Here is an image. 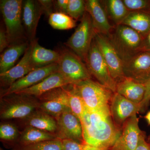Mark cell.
Masks as SVG:
<instances>
[{
  "label": "cell",
  "mask_w": 150,
  "mask_h": 150,
  "mask_svg": "<svg viewBox=\"0 0 150 150\" xmlns=\"http://www.w3.org/2000/svg\"><path fill=\"white\" fill-rule=\"evenodd\" d=\"M84 143L102 149L112 148L121 133L114 123L110 106L90 111L86 109L80 119Z\"/></svg>",
  "instance_id": "1"
},
{
  "label": "cell",
  "mask_w": 150,
  "mask_h": 150,
  "mask_svg": "<svg viewBox=\"0 0 150 150\" xmlns=\"http://www.w3.org/2000/svg\"><path fill=\"white\" fill-rule=\"evenodd\" d=\"M22 0H1L0 8L9 46L28 41L22 21Z\"/></svg>",
  "instance_id": "2"
},
{
  "label": "cell",
  "mask_w": 150,
  "mask_h": 150,
  "mask_svg": "<svg viewBox=\"0 0 150 150\" xmlns=\"http://www.w3.org/2000/svg\"><path fill=\"white\" fill-rule=\"evenodd\" d=\"M107 36L123 62L141 51L144 38L127 25H114L112 32Z\"/></svg>",
  "instance_id": "3"
},
{
  "label": "cell",
  "mask_w": 150,
  "mask_h": 150,
  "mask_svg": "<svg viewBox=\"0 0 150 150\" xmlns=\"http://www.w3.org/2000/svg\"><path fill=\"white\" fill-rule=\"evenodd\" d=\"M39 105L33 96L11 94L1 97L0 117L3 120L24 119L38 109Z\"/></svg>",
  "instance_id": "4"
},
{
  "label": "cell",
  "mask_w": 150,
  "mask_h": 150,
  "mask_svg": "<svg viewBox=\"0 0 150 150\" xmlns=\"http://www.w3.org/2000/svg\"><path fill=\"white\" fill-rule=\"evenodd\" d=\"M74 85L83 100L86 108L89 111H96L109 106V103L114 93L109 89L91 79Z\"/></svg>",
  "instance_id": "5"
},
{
  "label": "cell",
  "mask_w": 150,
  "mask_h": 150,
  "mask_svg": "<svg viewBox=\"0 0 150 150\" xmlns=\"http://www.w3.org/2000/svg\"><path fill=\"white\" fill-rule=\"evenodd\" d=\"M80 21L74 32L64 44L85 62L95 32L91 17L86 11Z\"/></svg>",
  "instance_id": "6"
},
{
  "label": "cell",
  "mask_w": 150,
  "mask_h": 150,
  "mask_svg": "<svg viewBox=\"0 0 150 150\" xmlns=\"http://www.w3.org/2000/svg\"><path fill=\"white\" fill-rule=\"evenodd\" d=\"M58 51L60 54L58 71L71 84L91 79L85 63L80 57L68 48H63Z\"/></svg>",
  "instance_id": "7"
},
{
  "label": "cell",
  "mask_w": 150,
  "mask_h": 150,
  "mask_svg": "<svg viewBox=\"0 0 150 150\" xmlns=\"http://www.w3.org/2000/svg\"><path fill=\"white\" fill-rule=\"evenodd\" d=\"M85 63L90 74L96 79L98 82L113 93L116 92L117 83L110 76L108 67L94 38Z\"/></svg>",
  "instance_id": "8"
},
{
  "label": "cell",
  "mask_w": 150,
  "mask_h": 150,
  "mask_svg": "<svg viewBox=\"0 0 150 150\" xmlns=\"http://www.w3.org/2000/svg\"><path fill=\"white\" fill-rule=\"evenodd\" d=\"M94 39L107 64L111 76L116 83L123 80L125 78L123 71V62L108 37L95 33Z\"/></svg>",
  "instance_id": "9"
},
{
  "label": "cell",
  "mask_w": 150,
  "mask_h": 150,
  "mask_svg": "<svg viewBox=\"0 0 150 150\" xmlns=\"http://www.w3.org/2000/svg\"><path fill=\"white\" fill-rule=\"evenodd\" d=\"M125 77L145 84L150 79V51H142L123 62Z\"/></svg>",
  "instance_id": "10"
},
{
  "label": "cell",
  "mask_w": 150,
  "mask_h": 150,
  "mask_svg": "<svg viewBox=\"0 0 150 150\" xmlns=\"http://www.w3.org/2000/svg\"><path fill=\"white\" fill-rule=\"evenodd\" d=\"M65 86L54 89L39 97L42 100L39 109L56 119L62 113L71 111Z\"/></svg>",
  "instance_id": "11"
},
{
  "label": "cell",
  "mask_w": 150,
  "mask_h": 150,
  "mask_svg": "<svg viewBox=\"0 0 150 150\" xmlns=\"http://www.w3.org/2000/svg\"><path fill=\"white\" fill-rule=\"evenodd\" d=\"M110 110L112 121L118 129L123 128L129 118L140 112V105L134 103L117 93L112 95Z\"/></svg>",
  "instance_id": "12"
},
{
  "label": "cell",
  "mask_w": 150,
  "mask_h": 150,
  "mask_svg": "<svg viewBox=\"0 0 150 150\" xmlns=\"http://www.w3.org/2000/svg\"><path fill=\"white\" fill-rule=\"evenodd\" d=\"M58 64H51L48 66L37 68L30 72L23 77L15 82L8 87L4 89L1 97L30 87L39 83L52 74L58 71Z\"/></svg>",
  "instance_id": "13"
},
{
  "label": "cell",
  "mask_w": 150,
  "mask_h": 150,
  "mask_svg": "<svg viewBox=\"0 0 150 150\" xmlns=\"http://www.w3.org/2000/svg\"><path fill=\"white\" fill-rule=\"evenodd\" d=\"M35 40L30 43L24 55L16 65L7 71L0 74L1 87L8 88L15 82L37 69L31 59V53Z\"/></svg>",
  "instance_id": "14"
},
{
  "label": "cell",
  "mask_w": 150,
  "mask_h": 150,
  "mask_svg": "<svg viewBox=\"0 0 150 150\" xmlns=\"http://www.w3.org/2000/svg\"><path fill=\"white\" fill-rule=\"evenodd\" d=\"M56 120L58 128L56 134L58 139L84 143L80 120L71 111L62 113Z\"/></svg>",
  "instance_id": "15"
},
{
  "label": "cell",
  "mask_w": 150,
  "mask_h": 150,
  "mask_svg": "<svg viewBox=\"0 0 150 150\" xmlns=\"http://www.w3.org/2000/svg\"><path fill=\"white\" fill-rule=\"evenodd\" d=\"M139 118L135 114L124 123L121 136L112 150H136L143 132L139 126Z\"/></svg>",
  "instance_id": "16"
},
{
  "label": "cell",
  "mask_w": 150,
  "mask_h": 150,
  "mask_svg": "<svg viewBox=\"0 0 150 150\" xmlns=\"http://www.w3.org/2000/svg\"><path fill=\"white\" fill-rule=\"evenodd\" d=\"M43 14L38 1L25 0L23 3L22 21L30 43L35 40L39 20Z\"/></svg>",
  "instance_id": "17"
},
{
  "label": "cell",
  "mask_w": 150,
  "mask_h": 150,
  "mask_svg": "<svg viewBox=\"0 0 150 150\" xmlns=\"http://www.w3.org/2000/svg\"><path fill=\"white\" fill-rule=\"evenodd\" d=\"M86 11L91 17L95 33L108 36L114 27L109 19L100 1H85Z\"/></svg>",
  "instance_id": "18"
},
{
  "label": "cell",
  "mask_w": 150,
  "mask_h": 150,
  "mask_svg": "<svg viewBox=\"0 0 150 150\" xmlns=\"http://www.w3.org/2000/svg\"><path fill=\"white\" fill-rule=\"evenodd\" d=\"M70 84L71 83L69 81L58 71L48 76L37 84L21 91L16 93L39 97L54 89Z\"/></svg>",
  "instance_id": "19"
},
{
  "label": "cell",
  "mask_w": 150,
  "mask_h": 150,
  "mask_svg": "<svg viewBox=\"0 0 150 150\" xmlns=\"http://www.w3.org/2000/svg\"><path fill=\"white\" fill-rule=\"evenodd\" d=\"M145 90V84L139 83L125 77L117 83L115 92L140 105L144 96Z\"/></svg>",
  "instance_id": "20"
},
{
  "label": "cell",
  "mask_w": 150,
  "mask_h": 150,
  "mask_svg": "<svg viewBox=\"0 0 150 150\" xmlns=\"http://www.w3.org/2000/svg\"><path fill=\"white\" fill-rule=\"evenodd\" d=\"M29 41L14 44L2 53L0 57V74L6 72L14 67L16 63L29 46Z\"/></svg>",
  "instance_id": "21"
},
{
  "label": "cell",
  "mask_w": 150,
  "mask_h": 150,
  "mask_svg": "<svg viewBox=\"0 0 150 150\" xmlns=\"http://www.w3.org/2000/svg\"><path fill=\"white\" fill-rule=\"evenodd\" d=\"M121 24L131 28L144 38L150 30V12L130 11Z\"/></svg>",
  "instance_id": "22"
},
{
  "label": "cell",
  "mask_w": 150,
  "mask_h": 150,
  "mask_svg": "<svg viewBox=\"0 0 150 150\" xmlns=\"http://www.w3.org/2000/svg\"><path fill=\"white\" fill-rule=\"evenodd\" d=\"M24 120L27 126L54 134L57 131V121L53 116L40 109L35 110Z\"/></svg>",
  "instance_id": "23"
},
{
  "label": "cell",
  "mask_w": 150,
  "mask_h": 150,
  "mask_svg": "<svg viewBox=\"0 0 150 150\" xmlns=\"http://www.w3.org/2000/svg\"><path fill=\"white\" fill-rule=\"evenodd\" d=\"M59 58L60 54L59 51L44 48L38 44L37 39L35 40L31 53V59L36 68L57 64Z\"/></svg>",
  "instance_id": "24"
},
{
  "label": "cell",
  "mask_w": 150,
  "mask_h": 150,
  "mask_svg": "<svg viewBox=\"0 0 150 150\" xmlns=\"http://www.w3.org/2000/svg\"><path fill=\"white\" fill-rule=\"evenodd\" d=\"M100 2L108 19L115 25L121 24L130 12L122 0H104Z\"/></svg>",
  "instance_id": "25"
},
{
  "label": "cell",
  "mask_w": 150,
  "mask_h": 150,
  "mask_svg": "<svg viewBox=\"0 0 150 150\" xmlns=\"http://www.w3.org/2000/svg\"><path fill=\"white\" fill-rule=\"evenodd\" d=\"M58 139L56 134L27 126L22 132L18 145H28Z\"/></svg>",
  "instance_id": "26"
},
{
  "label": "cell",
  "mask_w": 150,
  "mask_h": 150,
  "mask_svg": "<svg viewBox=\"0 0 150 150\" xmlns=\"http://www.w3.org/2000/svg\"><path fill=\"white\" fill-rule=\"evenodd\" d=\"M65 87L68 94L71 111L80 119L86 109L83 100L78 93L74 85H68Z\"/></svg>",
  "instance_id": "27"
},
{
  "label": "cell",
  "mask_w": 150,
  "mask_h": 150,
  "mask_svg": "<svg viewBox=\"0 0 150 150\" xmlns=\"http://www.w3.org/2000/svg\"><path fill=\"white\" fill-rule=\"evenodd\" d=\"M48 23L54 29L67 30L76 25V21L67 14L54 12L48 17Z\"/></svg>",
  "instance_id": "28"
},
{
  "label": "cell",
  "mask_w": 150,
  "mask_h": 150,
  "mask_svg": "<svg viewBox=\"0 0 150 150\" xmlns=\"http://www.w3.org/2000/svg\"><path fill=\"white\" fill-rule=\"evenodd\" d=\"M13 150H62L60 139L44 141L28 145H17Z\"/></svg>",
  "instance_id": "29"
},
{
  "label": "cell",
  "mask_w": 150,
  "mask_h": 150,
  "mask_svg": "<svg viewBox=\"0 0 150 150\" xmlns=\"http://www.w3.org/2000/svg\"><path fill=\"white\" fill-rule=\"evenodd\" d=\"M86 12L85 1L69 0L67 14L75 20L80 21Z\"/></svg>",
  "instance_id": "30"
},
{
  "label": "cell",
  "mask_w": 150,
  "mask_h": 150,
  "mask_svg": "<svg viewBox=\"0 0 150 150\" xmlns=\"http://www.w3.org/2000/svg\"><path fill=\"white\" fill-rule=\"evenodd\" d=\"M19 131L12 123H3L0 125V139L5 142H13L18 137Z\"/></svg>",
  "instance_id": "31"
},
{
  "label": "cell",
  "mask_w": 150,
  "mask_h": 150,
  "mask_svg": "<svg viewBox=\"0 0 150 150\" xmlns=\"http://www.w3.org/2000/svg\"><path fill=\"white\" fill-rule=\"evenodd\" d=\"M62 150H108L93 146L84 143H79L72 140H62Z\"/></svg>",
  "instance_id": "32"
},
{
  "label": "cell",
  "mask_w": 150,
  "mask_h": 150,
  "mask_svg": "<svg viewBox=\"0 0 150 150\" xmlns=\"http://www.w3.org/2000/svg\"><path fill=\"white\" fill-rule=\"evenodd\" d=\"M123 1L130 11L150 12V0H123Z\"/></svg>",
  "instance_id": "33"
},
{
  "label": "cell",
  "mask_w": 150,
  "mask_h": 150,
  "mask_svg": "<svg viewBox=\"0 0 150 150\" xmlns=\"http://www.w3.org/2000/svg\"><path fill=\"white\" fill-rule=\"evenodd\" d=\"M38 3L45 14L48 17L54 12V1L53 0H38Z\"/></svg>",
  "instance_id": "34"
},
{
  "label": "cell",
  "mask_w": 150,
  "mask_h": 150,
  "mask_svg": "<svg viewBox=\"0 0 150 150\" xmlns=\"http://www.w3.org/2000/svg\"><path fill=\"white\" fill-rule=\"evenodd\" d=\"M146 90L144 96L140 105V111L145 110L150 102V79L145 83Z\"/></svg>",
  "instance_id": "35"
},
{
  "label": "cell",
  "mask_w": 150,
  "mask_h": 150,
  "mask_svg": "<svg viewBox=\"0 0 150 150\" xmlns=\"http://www.w3.org/2000/svg\"><path fill=\"white\" fill-rule=\"evenodd\" d=\"M9 46V43L5 28L2 26L0 29V52L3 53Z\"/></svg>",
  "instance_id": "36"
},
{
  "label": "cell",
  "mask_w": 150,
  "mask_h": 150,
  "mask_svg": "<svg viewBox=\"0 0 150 150\" xmlns=\"http://www.w3.org/2000/svg\"><path fill=\"white\" fill-rule=\"evenodd\" d=\"M69 0L54 1V12L67 14Z\"/></svg>",
  "instance_id": "37"
},
{
  "label": "cell",
  "mask_w": 150,
  "mask_h": 150,
  "mask_svg": "<svg viewBox=\"0 0 150 150\" xmlns=\"http://www.w3.org/2000/svg\"><path fill=\"white\" fill-rule=\"evenodd\" d=\"M136 150H150V144L145 141L144 133L141 135Z\"/></svg>",
  "instance_id": "38"
},
{
  "label": "cell",
  "mask_w": 150,
  "mask_h": 150,
  "mask_svg": "<svg viewBox=\"0 0 150 150\" xmlns=\"http://www.w3.org/2000/svg\"><path fill=\"white\" fill-rule=\"evenodd\" d=\"M142 51H150V30L143 40L141 47Z\"/></svg>",
  "instance_id": "39"
}]
</instances>
